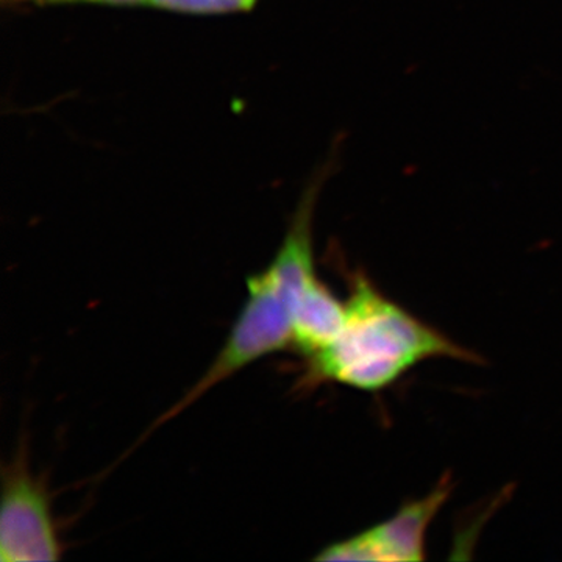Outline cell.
<instances>
[{
    "instance_id": "cell-5",
    "label": "cell",
    "mask_w": 562,
    "mask_h": 562,
    "mask_svg": "<svg viewBox=\"0 0 562 562\" xmlns=\"http://www.w3.org/2000/svg\"><path fill=\"white\" fill-rule=\"evenodd\" d=\"M344 322L346 302L338 301L330 288L316 277L310 281L295 303L292 316V349L308 360L338 338Z\"/></svg>"
},
{
    "instance_id": "cell-6",
    "label": "cell",
    "mask_w": 562,
    "mask_h": 562,
    "mask_svg": "<svg viewBox=\"0 0 562 562\" xmlns=\"http://www.w3.org/2000/svg\"><path fill=\"white\" fill-rule=\"evenodd\" d=\"M258 0H146L144 5L151 9L172 11L181 14H231L246 13Z\"/></svg>"
},
{
    "instance_id": "cell-4",
    "label": "cell",
    "mask_w": 562,
    "mask_h": 562,
    "mask_svg": "<svg viewBox=\"0 0 562 562\" xmlns=\"http://www.w3.org/2000/svg\"><path fill=\"white\" fill-rule=\"evenodd\" d=\"M452 480L403 505L386 522L375 525L346 541L333 543L317 554L319 561L412 562L425 560V538L430 524L452 494Z\"/></svg>"
},
{
    "instance_id": "cell-3",
    "label": "cell",
    "mask_w": 562,
    "mask_h": 562,
    "mask_svg": "<svg viewBox=\"0 0 562 562\" xmlns=\"http://www.w3.org/2000/svg\"><path fill=\"white\" fill-rule=\"evenodd\" d=\"M60 558L61 543L52 519L49 492L24 461H16L3 473L0 560L32 562Z\"/></svg>"
},
{
    "instance_id": "cell-1",
    "label": "cell",
    "mask_w": 562,
    "mask_h": 562,
    "mask_svg": "<svg viewBox=\"0 0 562 562\" xmlns=\"http://www.w3.org/2000/svg\"><path fill=\"white\" fill-rule=\"evenodd\" d=\"M435 358L475 364L482 361L387 299L358 271L350 277L342 330L330 346L308 358L306 382L310 386L331 382L379 392Z\"/></svg>"
},
{
    "instance_id": "cell-7",
    "label": "cell",
    "mask_w": 562,
    "mask_h": 562,
    "mask_svg": "<svg viewBox=\"0 0 562 562\" xmlns=\"http://www.w3.org/2000/svg\"><path fill=\"white\" fill-rule=\"evenodd\" d=\"M11 5L55 7V5H103L133 7L144 5L146 0H3Z\"/></svg>"
},
{
    "instance_id": "cell-2",
    "label": "cell",
    "mask_w": 562,
    "mask_h": 562,
    "mask_svg": "<svg viewBox=\"0 0 562 562\" xmlns=\"http://www.w3.org/2000/svg\"><path fill=\"white\" fill-rule=\"evenodd\" d=\"M330 176L327 168H319L314 173L271 265L247 279V301L216 360L188 394L160 417L157 425L179 416L205 392L251 362L292 346L295 303L310 281L317 277L313 257L314 206Z\"/></svg>"
}]
</instances>
